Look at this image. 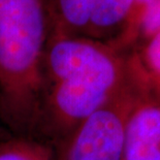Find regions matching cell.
Segmentation results:
<instances>
[{
  "label": "cell",
  "instance_id": "6da1fadb",
  "mask_svg": "<svg viewBox=\"0 0 160 160\" xmlns=\"http://www.w3.org/2000/svg\"><path fill=\"white\" fill-rule=\"evenodd\" d=\"M146 84L137 55L82 37L50 35L33 138L53 150L129 87Z\"/></svg>",
  "mask_w": 160,
  "mask_h": 160
},
{
  "label": "cell",
  "instance_id": "7a4b0ae2",
  "mask_svg": "<svg viewBox=\"0 0 160 160\" xmlns=\"http://www.w3.org/2000/svg\"><path fill=\"white\" fill-rule=\"evenodd\" d=\"M49 35L45 0H0V115L22 138L34 135Z\"/></svg>",
  "mask_w": 160,
  "mask_h": 160
},
{
  "label": "cell",
  "instance_id": "3957f363",
  "mask_svg": "<svg viewBox=\"0 0 160 160\" xmlns=\"http://www.w3.org/2000/svg\"><path fill=\"white\" fill-rule=\"evenodd\" d=\"M145 84L121 92L89 116L54 149L55 160H122L126 120Z\"/></svg>",
  "mask_w": 160,
  "mask_h": 160
},
{
  "label": "cell",
  "instance_id": "277c9868",
  "mask_svg": "<svg viewBox=\"0 0 160 160\" xmlns=\"http://www.w3.org/2000/svg\"><path fill=\"white\" fill-rule=\"evenodd\" d=\"M133 2L45 0L50 35L82 37L114 45L124 31Z\"/></svg>",
  "mask_w": 160,
  "mask_h": 160
},
{
  "label": "cell",
  "instance_id": "5b68a950",
  "mask_svg": "<svg viewBox=\"0 0 160 160\" xmlns=\"http://www.w3.org/2000/svg\"><path fill=\"white\" fill-rule=\"evenodd\" d=\"M122 160H160V102L147 93L126 120Z\"/></svg>",
  "mask_w": 160,
  "mask_h": 160
},
{
  "label": "cell",
  "instance_id": "8992f818",
  "mask_svg": "<svg viewBox=\"0 0 160 160\" xmlns=\"http://www.w3.org/2000/svg\"><path fill=\"white\" fill-rule=\"evenodd\" d=\"M160 32V0H134L123 33L115 46L137 52Z\"/></svg>",
  "mask_w": 160,
  "mask_h": 160
},
{
  "label": "cell",
  "instance_id": "52a82bcc",
  "mask_svg": "<svg viewBox=\"0 0 160 160\" xmlns=\"http://www.w3.org/2000/svg\"><path fill=\"white\" fill-rule=\"evenodd\" d=\"M0 160H55V153L42 142L20 137L0 145Z\"/></svg>",
  "mask_w": 160,
  "mask_h": 160
},
{
  "label": "cell",
  "instance_id": "ba28073f",
  "mask_svg": "<svg viewBox=\"0 0 160 160\" xmlns=\"http://www.w3.org/2000/svg\"><path fill=\"white\" fill-rule=\"evenodd\" d=\"M148 87L160 80V32L134 52Z\"/></svg>",
  "mask_w": 160,
  "mask_h": 160
},
{
  "label": "cell",
  "instance_id": "9c48e42d",
  "mask_svg": "<svg viewBox=\"0 0 160 160\" xmlns=\"http://www.w3.org/2000/svg\"><path fill=\"white\" fill-rule=\"evenodd\" d=\"M148 96L160 102V80L148 87Z\"/></svg>",
  "mask_w": 160,
  "mask_h": 160
}]
</instances>
